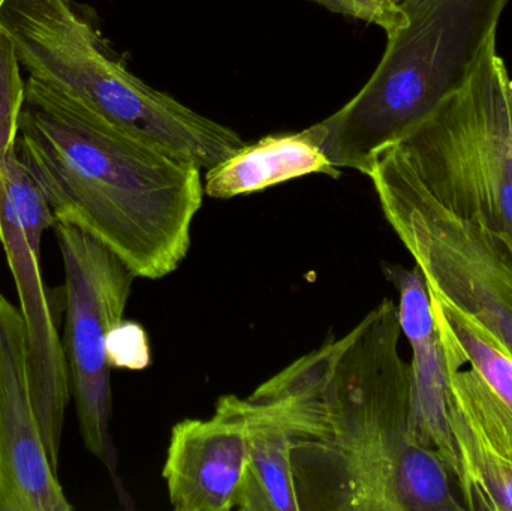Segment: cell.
Returning <instances> with one entry per match:
<instances>
[{"mask_svg":"<svg viewBox=\"0 0 512 511\" xmlns=\"http://www.w3.org/2000/svg\"><path fill=\"white\" fill-rule=\"evenodd\" d=\"M376 158L512 242V80L496 41L460 89Z\"/></svg>","mask_w":512,"mask_h":511,"instance_id":"cell-5","label":"cell"},{"mask_svg":"<svg viewBox=\"0 0 512 511\" xmlns=\"http://www.w3.org/2000/svg\"><path fill=\"white\" fill-rule=\"evenodd\" d=\"M65 267V336L71 398L84 447L113 479L120 501L131 500L117 476V450L111 435V366L107 356L110 330L123 320L137 276L86 231L54 224Z\"/></svg>","mask_w":512,"mask_h":511,"instance_id":"cell-7","label":"cell"},{"mask_svg":"<svg viewBox=\"0 0 512 511\" xmlns=\"http://www.w3.org/2000/svg\"><path fill=\"white\" fill-rule=\"evenodd\" d=\"M400 336L399 309L384 299L252 393L288 432L300 511H466L415 431Z\"/></svg>","mask_w":512,"mask_h":511,"instance_id":"cell-1","label":"cell"},{"mask_svg":"<svg viewBox=\"0 0 512 511\" xmlns=\"http://www.w3.org/2000/svg\"><path fill=\"white\" fill-rule=\"evenodd\" d=\"M309 174L340 176L306 132L268 135L245 144L206 173L204 192L218 200L264 191Z\"/></svg>","mask_w":512,"mask_h":511,"instance_id":"cell-12","label":"cell"},{"mask_svg":"<svg viewBox=\"0 0 512 511\" xmlns=\"http://www.w3.org/2000/svg\"><path fill=\"white\" fill-rule=\"evenodd\" d=\"M249 441L239 396H222L212 419L171 429L164 476L176 511H231L240 497Z\"/></svg>","mask_w":512,"mask_h":511,"instance_id":"cell-10","label":"cell"},{"mask_svg":"<svg viewBox=\"0 0 512 511\" xmlns=\"http://www.w3.org/2000/svg\"><path fill=\"white\" fill-rule=\"evenodd\" d=\"M400 296L399 323L412 348V407L418 438L441 456L456 479V452L448 420V383L444 348L430 305L426 279L417 266L385 267Z\"/></svg>","mask_w":512,"mask_h":511,"instance_id":"cell-11","label":"cell"},{"mask_svg":"<svg viewBox=\"0 0 512 511\" xmlns=\"http://www.w3.org/2000/svg\"><path fill=\"white\" fill-rule=\"evenodd\" d=\"M382 213L427 288L468 315L512 357V242L454 215L376 158L369 173Z\"/></svg>","mask_w":512,"mask_h":511,"instance_id":"cell-6","label":"cell"},{"mask_svg":"<svg viewBox=\"0 0 512 511\" xmlns=\"http://www.w3.org/2000/svg\"><path fill=\"white\" fill-rule=\"evenodd\" d=\"M42 440L26 324L0 293V511H71Z\"/></svg>","mask_w":512,"mask_h":511,"instance_id":"cell-9","label":"cell"},{"mask_svg":"<svg viewBox=\"0 0 512 511\" xmlns=\"http://www.w3.org/2000/svg\"><path fill=\"white\" fill-rule=\"evenodd\" d=\"M56 224L17 149L0 156V243L26 324L30 384L48 459L59 473L63 425L71 402L68 365L41 273V239Z\"/></svg>","mask_w":512,"mask_h":511,"instance_id":"cell-8","label":"cell"},{"mask_svg":"<svg viewBox=\"0 0 512 511\" xmlns=\"http://www.w3.org/2000/svg\"><path fill=\"white\" fill-rule=\"evenodd\" d=\"M456 483L465 510L512 511V462L496 453L448 392Z\"/></svg>","mask_w":512,"mask_h":511,"instance_id":"cell-14","label":"cell"},{"mask_svg":"<svg viewBox=\"0 0 512 511\" xmlns=\"http://www.w3.org/2000/svg\"><path fill=\"white\" fill-rule=\"evenodd\" d=\"M429 296L433 317L447 327L469 366L486 381L487 386L512 411L510 353L468 315L442 300L432 290H429Z\"/></svg>","mask_w":512,"mask_h":511,"instance_id":"cell-16","label":"cell"},{"mask_svg":"<svg viewBox=\"0 0 512 511\" xmlns=\"http://www.w3.org/2000/svg\"><path fill=\"white\" fill-rule=\"evenodd\" d=\"M510 0H403L378 68L336 113L304 129L336 168L369 176L376 156L463 86Z\"/></svg>","mask_w":512,"mask_h":511,"instance_id":"cell-3","label":"cell"},{"mask_svg":"<svg viewBox=\"0 0 512 511\" xmlns=\"http://www.w3.org/2000/svg\"><path fill=\"white\" fill-rule=\"evenodd\" d=\"M435 324L444 348L448 392L486 443L512 462V411L469 366L447 327L436 318Z\"/></svg>","mask_w":512,"mask_h":511,"instance_id":"cell-15","label":"cell"},{"mask_svg":"<svg viewBox=\"0 0 512 511\" xmlns=\"http://www.w3.org/2000/svg\"><path fill=\"white\" fill-rule=\"evenodd\" d=\"M249 453L237 510L300 511L291 465V440L276 414L254 395L239 398Z\"/></svg>","mask_w":512,"mask_h":511,"instance_id":"cell-13","label":"cell"},{"mask_svg":"<svg viewBox=\"0 0 512 511\" xmlns=\"http://www.w3.org/2000/svg\"><path fill=\"white\" fill-rule=\"evenodd\" d=\"M0 27L30 78L117 128L210 170L245 146L233 129L153 89L126 68L72 0H5Z\"/></svg>","mask_w":512,"mask_h":511,"instance_id":"cell-4","label":"cell"},{"mask_svg":"<svg viewBox=\"0 0 512 511\" xmlns=\"http://www.w3.org/2000/svg\"><path fill=\"white\" fill-rule=\"evenodd\" d=\"M3 2H5V0H0V6L3 5Z\"/></svg>","mask_w":512,"mask_h":511,"instance_id":"cell-20","label":"cell"},{"mask_svg":"<svg viewBox=\"0 0 512 511\" xmlns=\"http://www.w3.org/2000/svg\"><path fill=\"white\" fill-rule=\"evenodd\" d=\"M11 38L0 27V156L17 149L26 81Z\"/></svg>","mask_w":512,"mask_h":511,"instance_id":"cell-17","label":"cell"},{"mask_svg":"<svg viewBox=\"0 0 512 511\" xmlns=\"http://www.w3.org/2000/svg\"><path fill=\"white\" fill-rule=\"evenodd\" d=\"M107 356L111 369H146L150 365V345L143 327L126 320L116 324L108 333Z\"/></svg>","mask_w":512,"mask_h":511,"instance_id":"cell-18","label":"cell"},{"mask_svg":"<svg viewBox=\"0 0 512 511\" xmlns=\"http://www.w3.org/2000/svg\"><path fill=\"white\" fill-rule=\"evenodd\" d=\"M17 155L56 222L104 243L137 278H165L185 260L204 195L201 168L191 159L122 131L30 77Z\"/></svg>","mask_w":512,"mask_h":511,"instance_id":"cell-2","label":"cell"},{"mask_svg":"<svg viewBox=\"0 0 512 511\" xmlns=\"http://www.w3.org/2000/svg\"><path fill=\"white\" fill-rule=\"evenodd\" d=\"M328 11L381 27L385 35L403 26L406 12L403 0H312Z\"/></svg>","mask_w":512,"mask_h":511,"instance_id":"cell-19","label":"cell"}]
</instances>
